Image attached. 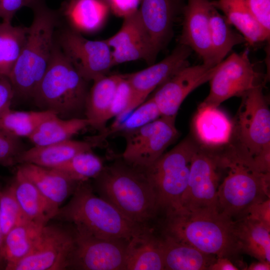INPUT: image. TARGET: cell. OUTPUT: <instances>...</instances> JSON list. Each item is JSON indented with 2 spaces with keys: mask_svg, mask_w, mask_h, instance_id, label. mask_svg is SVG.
Listing matches in <instances>:
<instances>
[{
  "mask_svg": "<svg viewBox=\"0 0 270 270\" xmlns=\"http://www.w3.org/2000/svg\"><path fill=\"white\" fill-rule=\"evenodd\" d=\"M32 8L34 17L26 42L8 76L14 98L32 100L48 67L55 43L56 14L42 2Z\"/></svg>",
  "mask_w": 270,
  "mask_h": 270,
  "instance_id": "4",
  "label": "cell"
},
{
  "mask_svg": "<svg viewBox=\"0 0 270 270\" xmlns=\"http://www.w3.org/2000/svg\"><path fill=\"white\" fill-rule=\"evenodd\" d=\"M210 30L214 63H220L236 45L246 42L244 37L232 28L226 17L213 6L210 16Z\"/></svg>",
  "mask_w": 270,
  "mask_h": 270,
  "instance_id": "32",
  "label": "cell"
},
{
  "mask_svg": "<svg viewBox=\"0 0 270 270\" xmlns=\"http://www.w3.org/2000/svg\"><path fill=\"white\" fill-rule=\"evenodd\" d=\"M161 116L156 102L151 97L144 101L120 121H114L110 127L106 128L100 132V135L95 137L100 143L110 135L134 130L154 120Z\"/></svg>",
  "mask_w": 270,
  "mask_h": 270,
  "instance_id": "35",
  "label": "cell"
},
{
  "mask_svg": "<svg viewBox=\"0 0 270 270\" xmlns=\"http://www.w3.org/2000/svg\"><path fill=\"white\" fill-rule=\"evenodd\" d=\"M220 156L228 173L218 186V210L236 220L246 216L251 206L270 198V172L258 170L252 158L236 144H230Z\"/></svg>",
  "mask_w": 270,
  "mask_h": 270,
  "instance_id": "2",
  "label": "cell"
},
{
  "mask_svg": "<svg viewBox=\"0 0 270 270\" xmlns=\"http://www.w3.org/2000/svg\"><path fill=\"white\" fill-rule=\"evenodd\" d=\"M174 116H162L132 130L121 133L126 140L124 162L144 170L152 164L179 136Z\"/></svg>",
  "mask_w": 270,
  "mask_h": 270,
  "instance_id": "9",
  "label": "cell"
},
{
  "mask_svg": "<svg viewBox=\"0 0 270 270\" xmlns=\"http://www.w3.org/2000/svg\"><path fill=\"white\" fill-rule=\"evenodd\" d=\"M184 6L182 0H142L138 12L158 52L171 38L175 19Z\"/></svg>",
  "mask_w": 270,
  "mask_h": 270,
  "instance_id": "19",
  "label": "cell"
},
{
  "mask_svg": "<svg viewBox=\"0 0 270 270\" xmlns=\"http://www.w3.org/2000/svg\"><path fill=\"white\" fill-rule=\"evenodd\" d=\"M125 270H164L160 238L148 226L128 241Z\"/></svg>",
  "mask_w": 270,
  "mask_h": 270,
  "instance_id": "23",
  "label": "cell"
},
{
  "mask_svg": "<svg viewBox=\"0 0 270 270\" xmlns=\"http://www.w3.org/2000/svg\"><path fill=\"white\" fill-rule=\"evenodd\" d=\"M116 16L124 18L137 10L142 0H104Z\"/></svg>",
  "mask_w": 270,
  "mask_h": 270,
  "instance_id": "44",
  "label": "cell"
},
{
  "mask_svg": "<svg viewBox=\"0 0 270 270\" xmlns=\"http://www.w3.org/2000/svg\"><path fill=\"white\" fill-rule=\"evenodd\" d=\"M162 234L217 258L230 259L241 252L234 220L216 210L182 208L168 212Z\"/></svg>",
  "mask_w": 270,
  "mask_h": 270,
  "instance_id": "1",
  "label": "cell"
},
{
  "mask_svg": "<svg viewBox=\"0 0 270 270\" xmlns=\"http://www.w3.org/2000/svg\"><path fill=\"white\" fill-rule=\"evenodd\" d=\"M234 227L241 252L270 262V228L247 216L234 220Z\"/></svg>",
  "mask_w": 270,
  "mask_h": 270,
  "instance_id": "29",
  "label": "cell"
},
{
  "mask_svg": "<svg viewBox=\"0 0 270 270\" xmlns=\"http://www.w3.org/2000/svg\"><path fill=\"white\" fill-rule=\"evenodd\" d=\"M0 215L4 238L14 226L28 220L24 216L10 184L0 190Z\"/></svg>",
  "mask_w": 270,
  "mask_h": 270,
  "instance_id": "37",
  "label": "cell"
},
{
  "mask_svg": "<svg viewBox=\"0 0 270 270\" xmlns=\"http://www.w3.org/2000/svg\"><path fill=\"white\" fill-rule=\"evenodd\" d=\"M14 99V92L9 78L0 74V118L10 110Z\"/></svg>",
  "mask_w": 270,
  "mask_h": 270,
  "instance_id": "42",
  "label": "cell"
},
{
  "mask_svg": "<svg viewBox=\"0 0 270 270\" xmlns=\"http://www.w3.org/2000/svg\"><path fill=\"white\" fill-rule=\"evenodd\" d=\"M192 50L179 44L166 58L142 70L124 74L130 88L131 96L124 110L116 117L120 121L146 100L148 96L179 70L189 66L188 58Z\"/></svg>",
  "mask_w": 270,
  "mask_h": 270,
  "instance_id": "15",
  "label": "cell"
},
{
  "mask_svg": "<svg viewBox=\"0 0 270 270\" xmlns=\"http://www.w3.org/2000/svg\"><path fill=\"white\" fill-rule=\"evenodd\" d=\"M241 98L234 133L238 139L236 145L252 159L270 152V110L262 84Z\"/></svg>",
  "mask_w": 270,
  "mask_h": 270,
  "instance_id": "8",
  "label": "cell"
},
{
  "mask_svg": "<svg viewBox=\"0 0 270 270\" xmlns=\"http://www.w3.org/2000/svg\"><path fill=\"white\" fill-rule=\"evenodd\" d=\"M204 64L188 66L179 70L162 85L152 96L162 116L176 117L182 104L194 90L209 82L218 70Z\"/></svg>",
  "mask_w": 270,
  "mask_h": 270,
  "instance_id": "17",
  "label": "cell"
},
{
  "mask_svg": "<svg viewBox=\"0 0 270 270\" xmlns=\"http://www.w3.org/2000/svg\"><path fill=\"white\" fill-rule=\"evenodd\" d=\"M160 239L164 270H206L217 258L168 236Z\"/></svg>",
  "mask_w": 270,
  "mask_h": 270,
  "instance_id": "26",
  "label": "cell"
},
{
  "mask_svg": "<svg viewBox=\"0 0 270 270\" xmlns=\"http://www.w3.org/2000/svg\"><path fill=\"white\" fill-rule=\"evenodd\" d=\"M213 6L210 0H188L182 11L183 22L180 38V44L194 50L204 64L210 66H216L210 30V16Z\"/></svg>",
  "mask_w": 270,
  "mask_h": 270,
  "instance_id": "18",
  "label": "cell"
},
{
  "mask_svg": "<svg viewBox=\"0 0 270 270\" xmlns=\"http://www.w3.org/2000/svg\"><path fill=\"white\" fill-rule=\"evenodd\" d=\"M90 126L86 118L64 119L54 114L44 120L28 138L34 146H45L69 139Z\"/></svg>",
  "mask_w": 270,
  "mask_h": 270,
  "instance_id": "31",
  "label": "cell"
},
{
  "mask_svg": "<svg viewBox=\"0 0 270 270\" xmlns=\"http://www.w3.org/2000/svg\"><path fill=\"white\" fill-rule=\"evenodd\" d=\"M260 74L254 69L247 50L233 53L220 62L209 80L210 90L200 104L218 107L223 102L234 97H242L246 92L262 84Z\"/></svg>",
  "mask_w": 270,
  "mask_h": 270,
  "instance_id": "12",
  "label": "cell"
},
{
  "mask_svg": "<svg viewBox=\"0 0 270 270\" xmlns=\"http://www.w3.org/2000/svg\"><path fill=\"white\" fill-rule=\"evenodd\" d=\"M36 187L47 202L53 218L62 204L74 192L77 182L61 171L32 164L18 168Z\"/></svg>",
  "mask_w": 270,
  "mask_h": 270,
  "instance_id": "20",
  "label": "cell"
},
{
  "mask_svg": "<svg viewBox=\"0 0 270 270\" xmlns=\"http://www.w3.org/2000/svg\"><path fill=\"white\" fill-rule=\"evenodd\" d=\"M20 138L0 130V165L11 166L17 164V159L26 150Z\"/></svg>",
  "mask_w": 270,
  "mask_h": 270,
  "instance_id": "38",
  "label": "cell"
},
{
  "mask_svg": "<svg viewBox=\"0 0 270 270\" xmlns=\"http://www.w3.org/2000/svg\"><path fill=\"white\" fill-rule=\"evenodd\" d=\"M220 10L228 22L241 33L250 44L270 39V32L266 30L249 9L245 0H217L212 1Z\"/></svg>",
  "mask_w": 270,
  "mask_h": 270,
  "instance_id": "27",
  "label": "cell"
},
{
  "mask_svg": "<svg viewBox=\"0 0 270 270\" xmlns=\"http://www.w3.org/2000/svg\"><path fill=\"white\" fill-rule=\"evenodd\" d=\"M256 18L270 32V0H245Z\"/></svg>",
  "mask_w": 270,
  "mask_h": 270,
  "instance_id": "41",
  "label": "cell"
},
{
  "mask_svg": "<svg viewBox=\"0 0 270 270\" xmlns=\"http://www.w3.org/2000/svg\"><path fill=\"white\" fill-rule=\"evenodd\" d=\"M4 236L2 232L0 215V269L5 268L6 262L4 256Z\"/></svg>",
  "mask_w": 270,
  "mask_h": 270,
  "instance_id": "47",
  "label": "cell"
},
{
  "mask_svg": "<svg viewBox=\"0 0 270 270\" xmlns=\"http://www.w3.org/2000/svg\"><path fill=\"white\" fill-rule=\"evenodd\" d=\"M234 123L218 107L199 105L192 120V128L200 145L216 150L230 142Z\"/></svg>",
  "mask_w": 270,
  "mask_h": 270,
  "instance_id": "21",
  "label": "cell"
},
{
  "mask_svg": "<svg viewBox=\"0 0 270 270\" xmlns=\"http://www.w3.org/2000/svg\"><path fill=\"white\" fill-rule=\"evenodd\" d=\"M104 168L100 158L92 151H88L78 154L62 164L54 168L61 171L77 182H81L94 179Z\"/></svg>",
  "mask_w": 270,
  "mask_h": 270,
  "instance_id": "36",
  "label": "cell"
},
{
  "mask_svg": "<svg viewBox=\"0 0 270 270\" xmlns=\"http://www.w3.org/2000/svg\"><path fill=\"white\" fill-rule=\"evenodd\" d=\"M46 224L26 220L14 226L6 234L4 243L6 266L22 260L32 252Z\"/></svg>",
  "mask_w": 270,
  "mask_h": 270,
  "instance_id": "30",
  "label": "cell"
},
{
  "mask_svg": "<svg viewBox=\"0 0 270 270\" xmlns=\"http://www.w3.org/2000/svg\"><path fill=\"white\" fill-rule=\"evenodd\" d=\"M238 268L234 265L230 259L225 257L216 258L211 264L208 270H238Z\"/></svg>",
  "mask_w": 270,
  "mask_h": 270,
  "instance_id": "45",
  "label": "cell"
},
{
  "mask_svg": "<svg viewBox=\"0 0 270 270\" xmlns=\"http://www.w3.org/2000/svg\"><path fill=\"white\" fill-rule=\"evenodd\" d=\"M131 96V88L124 74L118 84L109 112L108 120L118 116L127 106Z\"/></svg>",
  "mask_w": 270,
  "mask_h": 270,
  "instance_id": "39",
  "label": "cell"
},
{
  "mask_svg": "<svg viewBox=\"0 0 270 270\" xmlns=\"http://www.w3.org/2000/svg\"><path fill=\"white\" fill-rule=\"evenodd\" d=\"M122 74L106 75L94 81L85 104L84 116L90 126L100 132L108 120L109 112Z\"/></svg>",
  "mask_w": 270,
  "mask_h": 270,
  "instance_id": "24",
  "label": "cell"
},
{
  "mask_svg": "<svg viewBox=\"0 0 270 270\" xmlns=\"http://www.w3.org/2000/svg\"><path fill=\"white\" fill-rule=\"evenodd\" d=\"M28 27L0 23V74L10 76L26 42Z\"/></svg>",
  "mask_w": 270,
  "mask_h": 270,
  "instance_id": "33",
  "label": "cell"
},
{
  "mask_svg": "<svg viewBox=\"0 0 270 270\" xmlns=\"http://www.w3.org/2000/svg\"><path fill=\"white\" fill-rule=\"evenodd\" d=\"M55 42L51 58L32 99L42 110L64 119L85 118L88 83ZM85 117V116H84Z\"/></svg>",
  "mask_w": 270,
  "mask_h": 270,
  "instance_id": "6",
  "label": "cell"
},
{
  "mask_svg": "<svg viewBox=\"0 0 270 270\" xmlns=\"http://www.w3.org/2000/svg\"><path fill=\"white\" fill-rule=\"evenodd\" d=\"M199 145L187 137L142 170L155 192L158 212L166 214L182 208L180 201L188 185L190 160Z\"/></svg>",
  "mask_w": 270,
  "mask_h": 270,
  "instance_id": "7",
  "label": "cell"
},
{
  "mask_svg": "<svg viewBox=\"0 0 270 270\" xmlns=\"http://www.w3.org/2000/svg\"><path fill=\"white\" fill-rule=\"evenodd\" d=\"M55 113L48 110L16 111L11 109L0 118V130L12 136L29 138L40 124Z\"/></svg>",
  "mask_w": 270,
  "mask_h": 270,
  "instance_id": "34",
  "label": "cell"
},
{
  "mask_svg": "<svg viewBox=\"0 0 270 270\" xmlns=\"http://www.w3.org/2000/svg\"><path fill=\"white\" fill-rule=\"evenodd\" d=\"M98 144L92 137L86 140L69 139L45 146H34L25 150L17 164H32L48 168H56L78 154L92 151Z\"/></svg>",
  "mask_w": 270,
  "mask_h": 270,
  "instance_id": "22",
  "label": "cell"
},
{
  "mask_svg": "<svg viewBox=\"0 0 270 270\" xmlns=\"http://www.w3.org/2000/svg\"><path fill=\"white\" fill-rule=\"evenodd\" d=\"M246 216L270 229V198L251 206L247 211Z\"/></svg>",
  "mask_w": 270,
  "mask_h": 270,
  "instance_id": "43",
  "label": "cell"
},
{
  "mask_svg": "<svg viewBox=\"0 0 270 270\" xmlns=\"http://www.w3.org/2000/svg\"><path fill=\"white\" fill-rule=\"evenodd\" d=\"M110 10L104 0H70L62 8L70 28L80 34H93L100 30Z\"/></svg>",
  "mask_w": 270,
  "mask_h": 270,
  "instance_id": "25",
  "label": "cell"
},
{
  "mask_svg": "<svg viewBox=\"0 0 270 270\" xmlns=\"http://www.w3.org/2000/svg\"><path fill=\"white\" fill-rule=\"evenodd\" d=\"M123 18L119 30L106 39L112 50L114 66L136 60L153 64L158 52L141 21L138 10Z\"/></svg>",
  "mask_w": 270,
  "mask_h": 270,
  "instance_id": "16",
  "label": "cell"
},
{
  "mask_svg": "<svg viewBox=\"0 0 270 270\" xmlns=\"http://www.w3.org/2000/svg\"><path fill=\"white\" fill-rule=\"evenodd\" d=\"M43 0H0V18L11 22L15 14L25 6L34 7Z\"/></svg>",
  "mask_w": 270,
  "mask_h": 270,
  "instance_id": "40",
  "label": "cell"
},
{
  "mask_svg": "<svg viewBox=\"0 0 270 270\" xmlns=\"http://www.w3.org/2000/svg\"><path fill=\"white\" fill-rule=\"evenodd\" d=\"M248 270H270V262L258 260L252 263L247 268Z\"/></svg>",
  "mask_w": 270,
  "mask_h": 270,
  "instance_id": "46",
  "label": "cell"
},
{
  "mask_svg": "<svg viewBox=\"0 0 270 270\" xmlns=\"http://www.w3.org/2000/svg\"><path fill=\"white\" fill-rule=\"evenodd\" d=\"M54 218L72 223L100 238L129 240L147 226L136 224L96 196L88 181L80 182L70 200L60 208Z\"/></svg>",
  "mask_w": 270,
  "mask_h": 270,
  "instance_id": "5",
  "label": "cell"
},
{
  "mask_svg": "<svg viewBox=\"0 0 270 270\" xmlns=\"http://www.w3.org/2000/svg\"><path fill=\"white\" fill-rule=\"evenodd\" d=\"M74 246V229L45 225L32 252L22 260L6 266V270L68 269Z\"/></svg>",
  "mask_w": 270,
  "mask_h": 270,
  "instance_id": "14",
  "label": "cell"
},
{
  "mask_svg": "<svg viewBox=\"0 0 270 270\" xmlns=\"http://www.w3.org/2000/svg\"><path fill=\"white\" fill-rule=\"evenodd\" d=\"M74 246L68 269L125 270L128 240L96 237L74 226Z\"/></svg>",
  "mask_w": 270,
  "mask_h": 270,
  "instance_id": "11",
  "label": "cell"
},
{
  "mask_svg": "<svg viewBox=\"0 0 270 270\" xmlns=\"http://www.w3.org/2000/svg\"><path fill=\"white\" fill-rule=\"evenodd\" d=\"M56 42L79 74L88 82L107 75L114 66L112 50L106 40H88L70 28L60 34Z\"/></svg>",
  "mask_w": 270,
  "mask_h": 270,
  "instance_id": "13",
  "label": "cell"
},
{
  "mask_svg": "<svg viewBox=\"0 0 270 270\" xmlns=\"http://www.w3.org/2000/svg\"><path fill=\"white\" fill-rule=\"evenodd\" d=\"M221 168L220 152L200 144L190 160L188 185L180 201L182 208L218 211V192Z\"/></svg>",
  "mask_w": 270,
  "mask_h": 270,
  "instance_id": "10",
  "label": "cell"
},
{
  "mask_svg": "<svg viewBox=\"0 0 270 270\" xmlns=\"http://www.w3.org/2000/svg\"><path fill=\"white\" fill-rule=\"evenodd\" d=\"M10 184L26 220L46 224L53 218L45 198L36 186L19 169H17Z\"/></svg>",
  "mask_w": 270,
  "mask_h": 270,
  "instance_id": "28",
  "label": "cell"
},
{
  "mask_svg": "<svg viewBox=\"0 0 270 270\" xmlns=\"http://www.w3.org/2000/svg\"><path fill=\"white\" fill-rule=\"evenodd\" d=\"M94 180L99 196L130 220L146 226L158 212L155 192L142 170L116 162L104 166Z\"/></svg>",
  "mask_w": 270,
  "mask_h": 270,
  "instance_id": "3",
  "label": "cell"
}]
</instances>
